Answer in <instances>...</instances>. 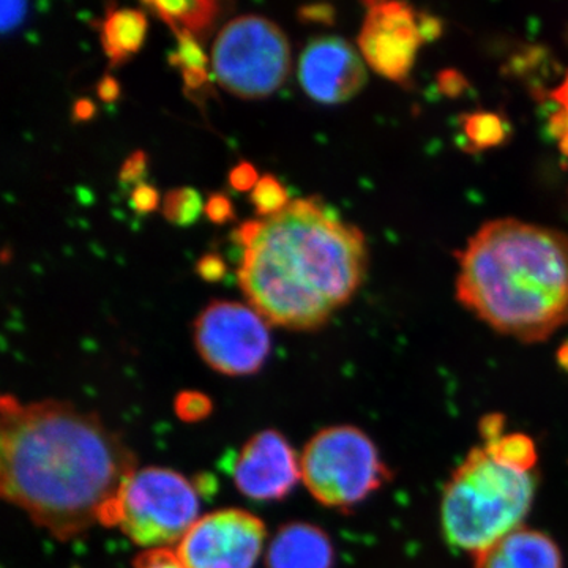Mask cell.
<instances>
[{
    "instance_id": "1",
    "label": "cell",
    "mask_w": 568,
    "mask_h": 568,
    "mask_svg": "<svg viewBox=\"0 0 568 568\" xmlns=\"http://www.w3.org/2000/svg\"><path fill=\"white\" fill-rule=\"evenodd\" d=\"M136 457L97 414L61 399L0 394V503L70 541L100 523Z\"/></svg>"
},
{
    "instance_id": "2",
    "label": "cell",
    "mask_w": 568,
    "mask_h": 568,
    "mask_svg": "<svg viewBox=\"0 0 568 568\" xmlns=\"http://www.w3.org/2000/svg\"><path fill=\"white\" fill-rule=\"evenodd\" d=\"M244 248L239 284L265 323L317 331L349 304L366 274L365 235L317 197L246 222L235 233Z\"/></svg>"
},
{
    "instance_id": "3",
    "label": "cell",
    "mask_w": 568,
    "mask_h": 568,
    "mask_svg": "<svg viewBox=\"0 0 568 568\" xmlns=\"http://www.w3.org/2000/svg\"><path fill=\"white\" fill-rule=\"evenodd\" d=\"M458 257L459 304L499 334L540 343L568 325V235L493 220Z\"/></svg>"
},
{
    "instance_id": "4",
    "label": "cell",
    "mask_w": 568,
    "mask_h": 568,
    "mask_svg": "<svg viewBox=\"0 0 568 568\" xmlns=\"http://www.w3.org/2000/svg\"><path fill=\"white\" fill-rule=\"evenodd\" d=\"M536 473L500 466L484 447L466 455L452 473L440 499V528L452 548L476 560L500 538L523 528L534 499Z\"/></svg>"
},
{
    "instance_id": "5",
    "label": "cell",
    "mask_w": 568,
    "mask_h": 568,
    "mask_svg": "<svg viewBox=\"0 0 568 568\" xmlns=\"http://www.w3.org/2000/svg\"><path fill=\"white\" fill-rule=\"evenodd\" d=\"M203 489L170 467L136 469L103 511L100 525L119 528L144 549L170 548L200 519Z\"/></svg>"
},
{
    "instance_id": "6",
    "label": "cell",
    "mask_w": 568,
    "mask_h": 568,
    "mask_svg": "<svg viewBox=\"0 0 568 568\" xmlns=\"http://www.w3.org/2000/svg\"><path fill=\"white\" fill-rule=\"evenodd\" d=\"M302 480L321 506L353 510L394 478L375 440L353 425L317 432L301 455Z\"/></svg>"
},
{
    "instance_id": "7",
    "label": "cell",
    "mask_w": 568,
    "mask_h": 568,
    "mask_svg": "<svg viewBox=\"0 0 568 568\" xmlns=\"http://www.w3.org/2000/svg\"><path fill=\"white\" fill-rule=\"evenodd\" d=\"M293 67L286 33L260 14L227 22L212 48V69L220 85L239 99L261 100L278 91Z\"/></svg>"
},
{
    "instance_id": "8",
    "label": "cell",
    "mask_w": 568,
    "mask_h": 568,
    "mask_svg": "<svg viewBox=\"0 0 568 568\" xmlns=\"http://www.w3.org/2000/svg\"><path fill=\"white\" fill-rule=\"evenodd\" d=\"M193 338L205 365L231 377L256 375L272 347L268 324L252 306L239 302L205 306L194 321Z\"/></svg>"
},
{
    "instance_id": "9",
    "label": "cell",
    "mask_w": 568,
    "mask_h": 568,
    "mask_svg": "<svg viewBox=\"0 0 568 568\" xmlns=\"http://www.w3.org/2000/svg\"><path fill=\"white\" fill-rule=\"evenodd\" d=\"M263 519L242 508H222L197 519L175 547L183 568H254L264 551Z\"/></svg>"
},
{
    "instance_id": "10",
    "label": "cell",
    "mask_w": 568,
    "mask_h": 568,
    "mask_svg": "<svg viewBox=\"0 0 568 568\" xmlns=\"http://www.w3.org/2000/svg\"><path fill=\"white\" fill-rule=\"evenodd\" d=\"M425 43L420 14L403 2H366V17L358 33L362 58L381 77L405 82Z\"/></svg>"
},
{
    "instance_id": "11",
    "label": "cell",
    "mask_w": 568,
    "mask_h": 568,
    "mask_svg": "<svg viewBox=\"0 0 568 568\" xmlns=\"http://www.w3.org/2000/svg\"><path fill=\"white\" fill-rule=\"evenodd\" d=\"M235 488L257 503H275L291 495L302 480L301 458L276 429L250 437L230 467Z\"/></svg>"
},
{
    "instance_id": "12",
    "label": "cell",
    "mask_w": 568,
    "mask_h": 568,
    "mask_svg": "<svg viewBox=\"0 0 568 568\" xmlns=\"http://www.w3.org/2000/svg\"><path fill=\"white\" fill-rule=\"evenodd\" d=\"M298 81L315 102L345 103L364 89L366 69L362 55L349 41L339 37H320L302 51Z\"/></svg>"
},
{
    "instance_id": "13",
    "label": "cell",
    "mask_w": 568,
    "mask_h": 568,
    "mask_svg": "<svg viewBox=\"0 0 568 568\" xmlns=\"http://www.w3.org/2000/svg\"><path fill=\"white\" fill-rule=\"evenodd\" d=\"M334 564L331 537L312 523H286L265 551V568H334Z\"/></svg>"
},
{
    "instance_id": "14",
    "label": "cell",
    "mask_w": 568,
    "mask_h": 568,
    "mask_svg": "<svg viewBox=\"0 0 568 568\" xmlns=\"http://www.w3.org/2000/svg\"><path fill=\"white\" fill-rule=\"evenodd\" d=\"M474 568H564V555L547 532L523 526L474 560Z\"/></svg>"
},
{
    "instance_id": "15",
    "label": "cell",
    "mask_w": 568,
    "mask_h": 568,
    "mask_svg": "<svg viewBox=\"0 0 568 568\" xmlns=\"http://www.w3.org/2000/svg\"><path fill=\"white\" fill-rule=\"evenodd\" d=\"M149 21L144 11L110 10L100 28V41L111 65L118 67L140 52L148 37Z\"/></svg>"
},
{
    "instance_id": "16",
    "label": "cell",
    "mask_w": 568,
    "mask_h": 568,
    "mask_svg": "<svg viewBox=\"0 0 568 568\" xmlns=\"http://www.w3.org/2000/svg\"><path fill=\"white\" fill-rule=\"evenodd\" d=\"M142 7L168 22L175 32H189L193 37L204 36L220 14L219 3L211 0L144 2Z\"/></svg>"
},
{
    "instance_id": "17",
    "label": "cell",
    "mask_w": 568,
    "mask_h": 568,
    "mask_svg": "<svg viewBox=\"0 0 568 568\" xmlns=\"http://www.w3.org/2000/svg\"><path fill=\"white\" fill-rule=\"evenodd\" d=\"M175 36H178V51L171 55V63L182 71L185 89L192 92L204 91L211 78H209V62L203 48L192 33L175 32Z\"/></svg>"
},
{
    "instance_id": "18",
    "label": "cell",
    "mask_w": 568,
    "mask_h": 568,
    "mask_svg": "<svg viewBox=\"0 0 568 568\" xmlns=\"http://www.w3.org/2000/svg\"><path fill=\"white\" fill-rule=\"evenodd\" d=\"M484 448L489 457L508 469L517 473H534L536 469L538 462L536 443L525 433H508Z\"/></svg>"
},
{
    "instance_id": "19",
    "label": "cell",
    "mask_w": 568,
    "mask_h": 568,
    "mask_svg": "<svg viewBox=\"0 0 568 568\" xmlns=\"http://www.w3.org/2000/svg\"><path fill=\"white\" fill-rule=\"evenodd\" d=\"M203 211V197L196 190L189 189V186L171 190L164 196L163 216L174 226H192L193 223L197 222Z\"/></svg>"
},
{
    "instance_id": "20",
    "label": "cell",
    "mask_w": 568,
    "mask_h": 568,
    "mask_svg": "<svg viewBox=\"0 0 568 568\" xmlns=\"http://www.w3.org/2000/svg\"><path fill=\"white\" fill-rule=\"evenodd\" d=\"M465 133L477 149L495 148L506 140V123L493 112H476L466 119Z\"/></svg>"
},
{
    "instance_id": "21",
    "label": "cell",
    "mask_w": 568,
    "mask_h": 568,
    "mask_svg": "<svg viewBox=\"0 0 568 568\" xmlns=\"http://www.w3.org/2000/svg\"><path fill=\"white\" fill-rule=\"evenodd\" d=\"M252 203L257 215L268 219V216L283 212L293 201H291L290 193L284 189L283 183L274 175L267 174L263 175L257 185L254 186Z\"/></svg>"
},
{
    "instance_id": "22",
    "label": "cell",
    "mask_w": 568,
    "mask_h": 568,
    "mask_svg": "<svg viewBox=\"0 0 568 568\" xmlns=\"http://www.w3.org/2000/svg\"><path fill=\"white\" fill-rule=\"evenodd\" d=\"M212 410V403L207 396L197 394V392H186L179 396L175 402V413L186 422H197L207 417Z\"/></svg>"
},
{
    "instance_id": "23",
    "label": "cell",
    "mask_w": 568,
    "mask_h": 568,
    "mask_svg": "<svg viewBox=\"0 0 568 568\" xmlns=\"http://www.w3.org/2000/svg\"><path fill=\"white\" fill-rule=\"evenodd\" d=\"M134 568H183L175 549H144L133 562Z\"/></svg>"
},
{
    "instance_id": "24",
    "label": "cell",
    "mask_w": 568,
    "mask_h": 568,
    "mask_svg": "<svg viewBox=\"0 0 568 568\" xmlns=\"http://www.w3.org/2000/svg\"><path fill=\"white\" fill-rule=\"evenodd\" d=\"M204 212L207 219L216 224H224L235 219L234 205L223 193L211 194L205 201Z\"/></svg>"
},
{
    "instance_id": "25",
    "label": "cell",
    "mask_w": 568,
    "mask_h": 568,
    "mask_svg": "<svg viewBox=\"0 0 568 568\" xmlns=\"http://www.w3.org/2000/svg\"><path fill=\"white\" fill-rule=\"evenodd\" d=\"M507 417L500 413H488L478 420V435L485 446L496 443L506 435Z\"/></svg>"
},
{
    "instance_id": "26",
    "label": "cell",
    "mask_w": 568,
    "mask_h": 568,
    "mask_svg": "<svg viewBox=\"0 0 568 568\" xmlns=\"http://www.w3.org/2000/svg\"><path fill=\"white\" fill-rule=\"evenodd\" d=\"M130 205L134 212L141 213V215L156 211L160 205V193L156 192L155 186L142 182L134 186L132 196H130Z\"/></svg>"
},
{
    "instance_id": "27",
    "label": "cell",
    "mask_w": 568,
    "mask_h": 568,
    "mask_svg": "<svg viewBox=\"0 0 568 568\" xmlns=\"http://www.w3.org/2000/svg\"><path fill=\"white\" fill-rule=\"evenodd\" d=\"M196 272L204 282L219 283L226 276L227 265L220 254L209 253L197 261Z\"/></svg>"
},
{
    "instance_id": "28",
    "label": "cell",
    "mask_w": 568,
    "mask_h": 568,
    "mask_svg": "<svg viewBox=\"0 0 568 568\" xmlns=\"http://www.w3.org/2000/svg\"><path fill=\"white\" fill-rule=\"evenodd\" d=\"M145 171H148V155L142 151H138L123 163L119 178H121L123 185H134V183L140 185Z\"/></svg>"
},
{
    "instance_id": "29",
    "label": "cell",
    "mask_w": 568,
    "mask_h": 568,
    "mask_svg": "<svg viewBox=\"0 0 568 568\" xmlns=\"http://www.w3.org/2000/svg\"><path fill=\"white\" fill-rule=\"evenodd\" d=\"M260 179L256 168L248 162L239 163L230 174L231 186L237 192H250V190L253 192Z\"/></svg>"
},
{
    "instance_id": "30",
    "label": "cell",
    "mask_w": 568,
    "mask_h": 568,
    "mask_svg": "<svg viewBox=\"0 0 568 568\" xmlns=\"http://www.w3.org/2000/svg\"><path fill=\"white\" fill-rule=\"evenodd\" d=\"M336 11L332 6H308L302 7L298 10V18L305 22H313V24L332 26L335 22Z\"/></svg>"
},
{
    "instance_id": "31",
    "label": "cell",
    "mask_w": 568,
    "mask_h": 568,
    "mask_svg": "<svg viewBox=\"0 0 568 568\" xmlns=\"http://www.w3.org/2000/svg\"><path fill=\"white\" fill-rule=\"evenodd\" d=\"M119 95H121V85H119L118 80H114L112 77H106L100 81L99 97L103 102H115V100L119 99Z\"/></svg>"
},
{
    "instance_id": "32",
    "label": "cell",
    "mask_w": 568,
    "mask_h": 568,
    "mask_svg": "<svg viewBox=\"0 0 568 568\" xmlns=\"http://www.w3.org/2000/svg\"><path fill=\"white\" fill-rule=\"evenodd\" d=\"M22 9H24V6H14V3L0 6V29H2L3 26L13 24V22L21 17Z\"/></svg>"
},
{
    "instance_id": "33",
    "label": "cell",
    "mask_w": 568,
    "mask_h": 568,
    "mask_svg": "<svg viewBox=\"0 0 568 568\" xmlns=\"http://www.w3.org/2000/svg\"><path fill=\"white\" fill-rule=\"evenodd\" d=\"M93 111H95V108H93V104L91 102L78 103V106H77L78 118L89 119L93 114Z\"/></svg>"
},
{
    "instance_id": "34",
    "label": "cell",
    "mask_w": 568,
    "mask_h": 568,
    "mask_svg": "<svg viewBox=\"0 0 568 568\" xmlns=\"http://www.w3.org/2000/svg\"><path fill=\"white\" fill-rule=\"evenodd\" d=\"M558 364L568 372V342L564 343L558 351Z\"/></svg>"
}]
</instances>
